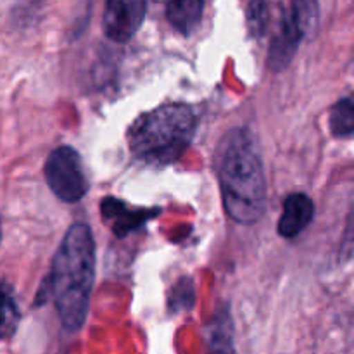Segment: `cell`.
<instances>
[{"instance_id":"6da1fadb","label":"cell","mask_w":354,"mask_h":354,"mask_svg":"<svg viewBox=\"0 0 354 354\" xmlns=\"http://www.w3.org/2000/svg\"><path fill=\"white\" fill-rule=\"evenodd\" d=\"M95 279V244L85 223L69 227L52 261L37 303L52 299L62 327L76 332L85 324Z\"/></svg>"},{"instance_id":"7a4b0ae2","label":"cell","mask_w":354,"mask_h":354,"mask_svg":"<svg viewBox=\"0 0 354 354\" xmlns=\"http://www.w3.org/2000/svg\"><path fill=\"white\" fill-rule=\"evenodd\" d=\"M218 178L228 216L252 225L266 211V182L258 147L244 128L230 130L218 145Z\"/></svg>"},{"instance_id":"3957f363","label":"cell","mask_w":354,"mask_h":354,"mask_svg":"<svg viewBox=\"0 0 354 354\" xmlns=\"http://www.w3.org/2000/svg\"><path fill=\"white\" fill-rule=\"evenodd\" d=\"M197 114L187 104L173 102L144 113L128 130L135 158L149 165H169L182 158L192 144Z\"/></svg>"},{"instance_id":"277c9868","label":"cell","mask_w":354,"mask_h":354,"mask_svg":"<svg viewBox=\"0 0 354 354\" xmlns=\"http://www.w3.org/2000/svg\"><path fill=\"white\" fill-rule=\"evenodd\" d=\"M318 19V6L315 2H292L282 14L277 33L270 45V66L275 71L286 68L294 57L297 45L304 35L313 30Z\"/></svg>"},{"instance_id":"5b68a950","label":"cell","mask_w":354,"mask_h":354,"mask_svg":"<svg viewBox=\"0 0 354 354\" xmlns=\"http://www.w3.org/2000/svg\"><path fill=\"white\" fill-rule=\"evenodd\" d=\"M45 180L52 192L64 203H78L88 192V180L82 159L73 147L54 149L45 161Z\"/></svg>"},{"instance_id":"8992f818","label":"cell","mask_w":354,"mask_h":354,"mask_svg":"<svg viewBox=\"0 0 354 354\" xmlns=\"http://www.w3.org/2000/svg\"><path fill=\"white\" fill-rule=\"evenodd\" d=\"M147 3L142 0H111L106 3L102 28L107 38L127 44L144 23Z\"/></svg>"},{"instance_id":"52a82bcc","label":"cell","mask_w":354,"mask_h":354,"mask_svg":"<svg viewBox=\"0 0 354 354\" xmlns=\"http://www.w3.org/2000/svg\"><path fill=\"white\" fill-rule=\"evenodd\" d=\"M315 214V204L306 194H290L283 201V213L279 221V234L283 239H296L310 225Z\"/></svg>"},{"instance_id":"ba28073f","label":"cell","mask_w":354,"mask_h":354,"mask_svg":"<svg viewBox=\"0 0 354 354\" xmlns=\"http://www.w3.org/2000/svg\"><path fill=\"white\" fill-rule=\"evenodd\" d=\"M152 211L149 209H130L127 204H123L121 201L114 199V197H106L102 201V216L106 220L107 225H111L114 234H118L120 237H124L128 232L135 230L138 225L144 223L147 218H151Z\"/></svg>"},{"instance_id":"9c48e42d","label":"cell","mask_w":354,"mask_h":354,"mask_svg":"<svg viewBox=\"0 0 354 354\" xmlns=\"http://www.w3.org/2000/svg\"><path fill=\"white\" fill-rule=\"evenodd\" d=\"M204 2L201 0H176L166 6V17L180 33L189 35L196 30L203 16Z\"/></svg>"},{"instance_id":"30bf717a","label":"cell","mask_w":354,"mask_h":354,"mask_svg":"<svg viewBox=\"0 0 354 354\" xmlns=\"http://www.w3.org/2000/svg\"><path fill=\"white\" fill-rule=\"evenodd\" d=\"M328 124L334 137H351L354 135V93L342 97L332 106Z\"/></svg>"},{"instance_id":"8fae6325","label":"cell","mask_w":354,"mask_h":354,"mask_svg":"<svg viewBox=\"0 0 354 354\" xmlns=\"http://www.w3.org/2000/svg\"><path fill=\"white\" fill-rule=\"evenodd\" d=\"M21 322L19 308L6 283L0 282V341L10 339Z\"/></svg>"},{"instance_id":"7c38bea8","label":"cell","mask_w":354,"mask_h":354,"mask_svg":"<svg viewBox=\"0 0 354 354\" xmlns=\"http://www.w3.org/2000/svg\"><path fill=\"white\" fill-rule=\"evenodd\" d=\"M248 21L251 31L256 35L265 33L266 26H268L270 21V12H268V3L263 2H252L248 7Z\"/></svg>"},{"instance_id":"4fadbf2b","label":"cell","mask_w":354,"mask_h":354,"mask_svg":"<svg viewBox=\"0 0 354 354\" xmlns=\"http://www.w3.org/2000/svg\"><path fill=\"white\" fill-rule=\"evenodd\" d=\"M225 324H227V320H221L218 324V328L213 335V342H211L209 354H232L230 332H228V327H223Z\"/></svg>"},{"instance_id":"5bb4252c","label":"cell","mask_w":354,"mask_h":354,"mask_svg":"<svg viewBox=\"0 0 354 354\" xmlns=\"http://www.w3.org/2000/svg\"><path fill=\"white\" fill-rule=\"evenodd\" d=\"M0 242H2V223H0Z\"/></svg>"}]
</instances>
